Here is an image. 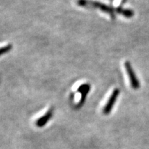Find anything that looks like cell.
I'll list each match as a JSON object with an SVG mask.
<instances>
[{
    "label": "cell",
    "mask_w": 149,
    "mask_h": 149,
    "mask_svg": "<svg viewBox=\"0 0 149 149\" xmlns=\"http://www.w3.org/2000/svg\"><path fill=\"white\" fill-rule=\"evenodd\" d=\"M77 4L80 6L98 8L103 12L111 15L112 16H114L115 13L118 12V8H114L113 7L104 4V3L95 1H91V0H78Z\"/></svg>",
    "instance_id": "cell-1"
},
{
    "label": "cell",
    "mask_w": 149,
    "mask_h": 149,
    "mask_svg": "<svg viewBox=\"0 0 149 149\" xmlns=\"http://www.w3.org/2000/svg\"><path fill=\"white\" fill-rule=\"evenodd\" d=\"M124 66H125L126 72H127L128 77H129L131 87L135 90H137L140 87V83H139V79L137 78V76H136L135 72H134L133 68H132L131 64H130L129 61H126L125 64H124Z\"/></svg>",
    "instance_id": "cell-2"
},
{
    "label": "cell",
    "mask_w": 149,
    "mask_h": 149,
    "mask_svg": "<svg viewBox=\"0 0 149 149\" xmlns=\"http://www.w3.org/2000/svg\"><path fill=\"white\" fill-rule=\"evenodd\" d=\"M120 91L118 88H115L113 91L111 97H109V100H108L107 104L103 109V113L104 115H108L111 113L113 107H114L115 102L117 101V99L120 95Z\"/></svg>",
    "instance_id": "cell-3"
},
{
    "label": "cell",
    "mask_w": 149,
    "mask_h": 149,
    "mask_svg": "<svg viewBox=\"0 0 149 149\" xmlns=\"http://www.w3.org/2000/svg\"><path fill=\"white\" fill-rule=\"evenodd\" d=\"M91 89V86L88 84H81V86H79V87L78 88L77 92L81 93V99H80V101L78 104L77 108L81 107V106L83 105L84 103L86 98L87 94L89 93Z\"/></svg>",
    "instance_id": "cell-4"
},
{
    "label": "cell",
    "mask_w": 149,
    "mask_h": 149,
    "mask_svg": "<svg viewBox=\"0 0 149 149\" xmlns=\"http://www.w3.org/2000/svg\"><path fill=\"white\" fill-rule=\"evenodd\" d=\"M53 114V110L51 109L46 112V114H44L42 117H41L40 119H38L36 121V126L38 127H43L44 126H45L47 122L51 119L52 116Z\"/></svg>",
    "instance_id": "cell-5"
},
{
    "label": "cell",
    "mask_w": 149,
    "mask_h": 149,
    "mask_svg": "<svg viewBox=\"0 0 149 149\" xmlns=\"http://www.w3.org/2000/svg\"><path fill=\"white\" fill-rule=\"evenodd\" d=\"M117 13L122 15L124 17L128 18L132 17L134 15V12L133 10H129V9H124L122 8H118V12Z\"/></svg>",
    "instance_id": "cell-6"
},
{
    "label": "cell",
    "mask_w": 149,
    "mask_h": 149,
    "mask_svg": "<svg viewBox=\"0 0 149 149\" xmlns=\"http://www.w3.org/2000/svg\"><path fill=\"white\" fill-rule=\"evenodd\" d=\"M12 48H13L12 44H8V45L3 46V47L1 48V50H0V54H1V55H3V54L7 53L8 52L10 51Z\"/></svg>",
    "instance_id": "cell-7"
}]
</instances>
